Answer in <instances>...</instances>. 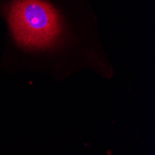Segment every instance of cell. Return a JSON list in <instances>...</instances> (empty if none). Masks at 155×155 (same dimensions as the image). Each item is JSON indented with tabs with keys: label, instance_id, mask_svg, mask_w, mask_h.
<instances>
[{
	"label": "cell",
	"instance_id": "cell-1",
	"mask_svg": "<svg viewBox=\"0 0 155 155\" xmlns=\"http://www.w3.org/2000/svg\"><path fill=\"white\" fill-rule=\"evenodd\" d=\"M8 21L18 44L29 48L49 46L61 29L58 11L44 0H15L9 8Z\"/></svg>",
	"mask_w": 155,
	"mask_h": 155
}]
</instances>
